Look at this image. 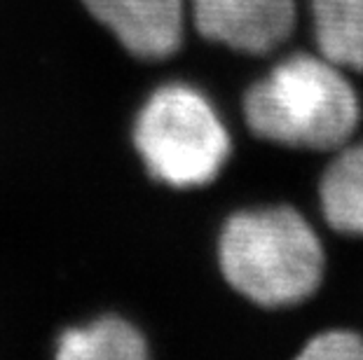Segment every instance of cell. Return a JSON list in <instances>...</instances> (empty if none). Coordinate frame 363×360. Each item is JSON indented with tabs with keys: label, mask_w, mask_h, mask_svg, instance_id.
<instances>
[{
	"label": "cell",
	"mask_w": 363,
	"mask_h": 360,
	"mask_svg": "<svg viewBox=\"0 0 363 360\" xmlns=\"http://www.w3.org/2000/svg\"><path fill=\"white\" fill-rule=\"evenodd\" d=\"M244 112L251 132L265 141L333 150L350 141L361 105L342 68L321 54H296L253 84Z\"/></svg>",
	"instance_id": "6da1fadb"
},
{
	"label": "cell",
	"mask_w": 363,
	"mask_h": 360,
	"mask_svg": "<svg viewBox=\"0 0 363 360\" xmlns=\"http://www.w3.org/2000/svg\"><path fill=\"white\" fill-rule=\"evenodd\" d=\"M220 267L228 283L260 306H293L316 293L323 279L321 239L298 211L237 213L220 236Z\"/></svg>",
	"instance_id": "7a4b0ae2"
},
{
	"label": "cell",
	"mask_w": 363,
	"mask_h": 360,
	"mask_svg": "<svg viewBox=\"0 0 363 360\" xmlns=\"http://www.w3.org/2000/svg\"><path fill=\"white\" fill-rule=\"evenodd\" d=\"M134 143L148 171L172 187L206 185L230 157L223 120L208 98L188 84H167L145 101Z\"/></svg>",
	"instance_id": "3957f363"
},
{
	"label": "cell",
	"mask_w": 363,
	"mask_h": 360,
	"mask_svg": "<svg viewBox=\"0 0 363 360\" xmlns=\"http://www.w3.org/2000/svg\"><path fill=\"white\" fill-rule=\"evenodd\" d=\"M197 30L246 54H265L291 35L296 0H190Z\"/></svg>",
	"instance_id": "277c9868"
},
{
	"label": "cell",
	"mask_w": 363,
	"mask_h": 360,
	"mask_svg": "<svg viewBox=\"0 0 363 360\" xmlns=\"http://www.w3.org/2000/svg\"><path fill=\"white\" fill-rule=\"evenodd\" d=\"M84 5L138 59H167L181 47L183 0H84Z\"/></svg>",
	"instance_id": "5b68a950"
},
{
	"label": "cell",
	"mask_w": 363,
	"mask_h": 360,
	"mask_svg": "<svg viewBox=\"0 0 363 360\" xmlns=\"http://www.w3.org/2000/svg\"><path fill=\"white\" fill-rule=\"evenodd\" d=\"M312 19L319 54L363 73V0H312Z\"/></svg>",
	"instance_id": "8992f818"
},
{
	"label": "cell",
	"mask_w": 363,
	"mask_h": 360,
	"mask_svg": "<svg viewBox=\"0 0 363 360\" xmlns=\"http://www.w3.org/2000/svg\"><path fill=\"white\" fill-rule=\"evenodd\" d=\"M319 202L335 232L363 236V145L333 159L321 178Z\"/></svg>",
	"instance_id": "52a82bcc"
},
{
	"label": "cell",
	"mask_w": 363,
	"mask_h": 360,
	"mask_svg": "<svg viewBox=\"0 0 363 360\" xmlns=\"http://www.w3.org/2000/svg\"><path fill=\"white\" fill-rule=\"evenodd\" d=\"M148 354L141 332L127 320L106 316L84 327H73L59 339L64 360H138Z\"/></svg>",
	"instance_id": "ba28073f"
},
{
	"label": "cell",
	"mask_w": 363,
	"mask_h": 360,
	"mask_svg": "<svg viewBox=\"0 0 363 360\" xmlns=\"http://www.w3.org/2000/svg\"><path fill=\"white\" fill-rule=\"evenodd\" d=\"M300 358L312 360H359L363 358V337L350 330H328L312 337L300 351Z\"/></svg>",
	"instance_id": "9c48e42d"
}]
</instances>
